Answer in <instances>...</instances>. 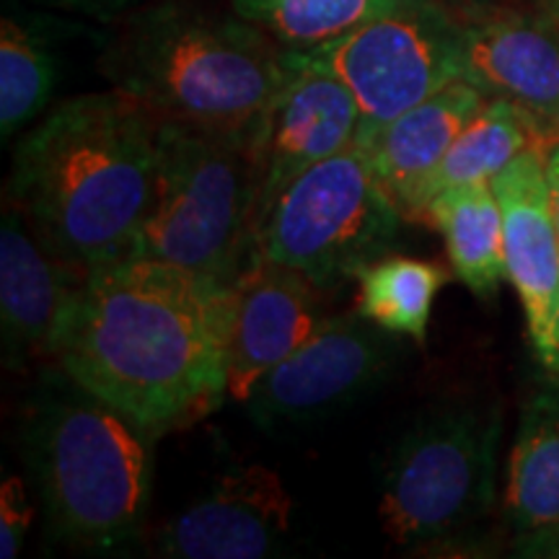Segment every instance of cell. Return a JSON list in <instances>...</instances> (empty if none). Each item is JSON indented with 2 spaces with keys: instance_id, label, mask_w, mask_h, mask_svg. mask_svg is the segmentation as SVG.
<instances>
[{
  "instance_id": "obj_1",
  "label": "cell",
  "mask_w": 559,
  "mask_h": 559,
  "mask_svg": "<svg viewBox=\"0 0 559 559\" xmlns=\"http://www.w3.org/2000/svg\"><path fill=\"white\" fill-rule=\"evenodd\" d=\"M234 285L124 257L91 270L62 324L55 366L153 438L226 400Z\"/></svg>"
},
{
  "instance_id": "obj_2",
  "label": "cell",
  "mask_w": 559,
  "mask_h": 559,
  "mask_svg": "<svg viewBox=\"0 0 559 559\" xmlns=\"http://www.w3.org/2000/svg\"><path fill=\"white\" fill-rule=\"evenodd\" d=\"M158 174V122L117 88L62 102L19 140L5 200L88 272L132 254Z\"/></svg>"
},
{
  "instance_id": "obj_3",
  "label": "cell",
  "mask_w": 559,
  "mask_h": 559,
  "mask_svg": "<svg viewBox=\"0 0 559 559\" xmlns=\"http://www.w3.org/2000/svg\"><path fill=\"white\" fill-rule=\"evenodd\" d=\"M293 50L234 9L164 0L130 13L104 52L111 88L156 122L251 130L283 88Z\"/></svg>"
},
{
  "instance_id": "obj_4",
  "label": "cell",
  "mask_w": 559,
  "mask_h": 559,
  "mask_svg": "<svg viewBox=\"0 0 559 559\" xmlns=\"http://www.w3.org/2000/svg\"><path fill=\"white\" fill-rule=\"evenodd\" d=\"M66 370H45L19 425V451L55 542L120 555L138 542L151 495V443Z\"/></svg>"
},
{
  "instance_id": "obj_5",
  "label": "cell",
  "mask_w": 559,
  "mask_h": 559,
  "mask_svg": "<svg viewBox=\"0 0 559 559\" xmlns=\"http://www.w3.org/2000/svg\"><path fill=\"white\" fill-rule=\"evenodd\" d=\"M260 164L251 130L158 122L156 194L130 257L234 285L257 257Z\"/></svg>"
},
{
  "instance_id": "obj_6",
  "label": "cell",
  "mask_w": 559,
  "mask_h": 559,
  "mask_svg": "<svg viewBox=\"0 0 559 559\" xmlns=\"http://www.w3.org/2000/svg\"><path fill=\"white\" fill-rule=\"evenodd\" d=\"M502 415L445 402L419 412L383 461L379 519L404 549L453 544L495 508Z\"/></svg>"
},
{
  "instance_id": "obj_7",
  "label": "cell",
  "mask_w": 559,
  "mask_h": 559,
  "mask_svg": "<svg viewBox=\"0 0 559 559\" xmlns=\"http://www.w3.org/2000/svg\"><path fill=\"white\" fill-rule=\"evenodd\" d=\"M407 218L360 143L319 160L280 194L257 230V254L332 290L396 247Z\"/></svg>"
},
{
  "instance_id": "obj_8",
  "label": "cell",
  "mask_w": 559,
  "mask_h": 559,
  "mask_svg": "<svg viewBox=\"0 0 559 559\" xmlns=\"http://www.w3.org/2000/svg\"><path fill=\"white\" fill-rule=\"evenodd\" d=\"M309 52L353 91L366 138L461 79L464 26L445 0H404Z\"/></svg>"
},
{
  "instance_id": "obj_9",
  "label": "cell",
  "mask_w": 559,
  "mask_h": 559,
  "mask_svg": "<svg viewBox=\"0 0 559 559\" xmlns=\"http://www.w3.org/2000/svg\"><path fill=\"white\" fill-rule=\"evenodd\" d=\"M402 355L400 334L355 309L326 317L304 347L257 381L243 404L264 430L313 423L386 381Z\"/></svg>"
},
{
  "instance_id": "obj_10",
  "label": "cell",
  "mask_w": 559,
  "mask_h": 559,
  "mask_svg": "<svg viewBox=\"0 0 559 559\" xmlns=\"http://www.w3.org/2000/svg\"><path fill=\"white\" fill-rule=\"evenodd\" d=\"M461 79L487 99L508 102L531 124L542 148L559 143V26L547 11H515L472 0L461 5Z\"/></svg>"
},
{
  "instance_id": "obj_11",
  "label": "cell",
  "mask_w": 559,
  "mask_h": 559,
  "mask_svg": "<svg viewBox=\"0 0 559 559\" xmlns=\"http://www.w3.org/2000/svg\"><path fill=\"white\" fill-rule=\"evenodd\" d=\"M360 122L353 91L309 50H293L290 75L254 124L260 164L257 230L300 174L358 140Z\"/></svg>"
},
{
  "instance_id": "obj_12",
  "label": "cell",
  "mask_w": 559,
  "mask_h": 559,
  "mask_svg": "<svg viewBox=\"0 0 559 559\" xmlns=\"http://www.w3.org/2000/svg\"><path fill=\"white\" fill-rule=\"evenodd\" d=\"M542 148L523 151L492 179L502 210L508 280L519 293L536 360L555 368L559 353V230Z\"/></svg>"
},
{
  "instance_id": "obj_13",
  "label": "cell",
  "mask_w": 559,
  "mask_h": 559,
  "mask_svg": "<svg viewBox=\"0 0 559 559\" xmlns=\"http://www.w3.org/2000/svg\"><path fill=\"white\" fill-rule=\"evenodd\" d=\"M293 500L277 472L262 464L221 474L198 502L166 521L151 551L166 559H260L283 547Z\"/></svg>"
},
{
  "instance_id": "obj_14",
  "label": "cell",
  "mask_w": 559,
  "mask_h": 559,
  "mask_svg": "<svg viewBox=\"0 0 559 559\" xmlns=\"http://www.w3.org/2000/svg\"><path fill=\"white\" fill-rule=\"evenodd\" d=\"M83 280L86 272L55 257L21 210L5 200L0 226V330L5 368L24 370L29 362L55 360L62 324Z\"/></svg>"
},
{
  "instance_id": "obj_15",
  "label": "cell",
  "mask_w": 559,
  "mask_h": 559,
  "mask_svg": "<svg viewBox=\"0 0 559 559\" xmlns=\"http://www.w3.org/2000/svg\"><path fill=\"white\" fill-rule=\"evenodd\" d=\"M324 288L309 275L257 254L234 283L228 391L241 404L257 381L288 360L326 319Z\"/></svg>"
},
{
  "instance_id": "obj_16",
  "label": "cell",
  "mask_w": 559,
  "mask_h": 559,
  "mask_svg": "<svg viewBox=\"0 0 559 559\" xmlns=\"http://www.w3.org/2000/svg\"><path fill=\"white\" fill-rule=\"evenodd\" d=\"M485 102L487 96L477 86L459 79L355 140L366 148L376 179L404 218L419 221L425 185Z\"/></svg>"
},
{
  "instance_id": "obj_17",
  "label": "cell",
  "mask_w": 559,
  "mask_h": 559,
  "mask_svg": "<svg viewBox=\"0 0 559 559\" xmlns=\"http://www.w3.org/2000/svg\"><path fill=\"white\" fill-rule=\"evenodd\" d=\"M506 521L513 536L559 523V381L523 404L508 459Z\"/></svg>"
},
{
  "instance_id": "obj_18",
  "label": "cell",
  "mask_w": 559,
  "mask_h": 559,
  "mask_svg": "<svg viewBox=\"0 0 559 559\" xmlns=\"http://www.w3.org/2000/svg\"><path fill=\"white\" fill-rule=\"evenodd\" d=\"M425 221L443 236L461 283L474 296L492 298L508 280L502 210L492 181H472L440 192L428 205Z\"/></svg>"
},
{
  "instance_id": "obj_19",
  "label": "cell",
  "mask_w": 559,
  "mask_h": 559,
  "mask_svg": "<svg viewBox=\"0 0 559 559\" xmlns=\"http://www.w3.org/2000/svg\"><path fill=\"white\" fill-rule=\"evenodd\" d=\"M528 148H542L531 124L508 102L487 99L425 185L419 221H425L428 205L440 192L472 181H492Z\"/></svg>"
},
{
  "instance_id": "obj_20",
  "label": "cell",
  "mask_w": 559,
  "mask_h": 559,
  "mask_svg": "<svg viewBox=\"0 0 559 559\" xmlns=\"http://www.w3.org/2000/svg\"><path fill=\"white\" fill-rule=\"evenodd\" d=\"M358 304L355 311L381 330L412 337L423 345L428 340L430 313L436 296L449 283V272L436 262L415 257H381L355 277Z\"/></svg>"
},
{
  "instance_id": "obj_21",
  "label": "cell",
  "mask_w": 559,
  "mask_h": 559,
  "mask_svg": "<svg viewBox=\"0 0 559 559\" xmlns=\"http://www.w3.org/2000/svg\"><path fill=\"white\" fill-rule=\"evenodd\" d=\"M230 9L288 50H313L404 0H228Z\"/></svg>"
},
{
  "instance_id": "obj_22",
  "label": "cell",
  "mask_w": 559,
  "mask_h": 559,
  "mask_svg": "<svg viewBox=\"0 0 559 559\" xmlns=\"http://www.w3.org/2000/svg\"><path fill=\"white\" fill-rule=\"evenodd\" d=\"M50 47L13 16L0 24V135L16 138L50 104L55 88Z\"/></svg>"
},
{
  "instance_id": "obj_23",
  "label": "cell",
  "mask_w": 559,
  "mask_h": 559,
  "mask_svg": "<svg viewBox=\"0 0 559 559\" xmlns=\"http://www.w3.org/2000/svg\"><path fill=\"white\" fill-rule=\"evenodd\" d=\"M34 508L24 479L5 477L0 487V557L16 559L32 528Z\"/></svg>"
},
{
  "instance_id": "obj_24",
  "label": "cell",
  "mask_w": 559,
  "mask_h": 559,
  "mask_svg": "<svg viewBox=\"0 0 559 559\" xmlns=\"http://www.w3.org/2000/svg\"><path fill=\"white\" fill-rule=\"evenodd\" d=\"M50 3H58V5H62V9H70V11L107 16V13L130 9V5L138 3V0H50Z\"/></svg>"
},
{
  "instance_id": "obj_25",
  "label": "cell",
  "mask_w": 559,
  "mask_h": 559,
  "mask_svg": "<svg viewBox=\"0 0 559 559\" xmlns=\"http://www.w3.org/2000/svg\"><path fill=\"white\" fill-rule=\"evenodd\" d=\"M547 160V181H549V194H551V210H555V221L559 230V143L544 153Z\"/></svg>"
},
{
  "instance_id": "obj_26",
  "label": "cell",
  "mask_w": 559,
  "mask_h": 559,
  "mask_svg": "<svg viewBox=\"0 0 559 559\" xmlns=\"http://www.w3.org/2000/svg\"><path fill=\"white\" fill-rule=\"evenodd\" d=\"M539 9H544L555 19V24L559 26V0H539Z\"/></svg>"
},
{
  "instance_id": "obj_27",
  "label": "cell",
  "mask_w": 559,
  "mask_h": 559,
  "mask_svg": "<svg viewBox=\"0 0 559 559\" xmlns=\"http://www.w3.org/2000/svg\"><path fill=\"white\" fill-rule=\"evenodd\" d=\"M549 379H557L559 381V353H557V360H555V368L549 370Z\"/></svg>"
},
{
  "instance_id": "obj_28",
  "label": "cell",
  "mask_w": 559,
  "mask_h": 559,
  "mask_svg": "<svg viewBox=\"0 0 559 559\" xmlns=\"http://www.w3.org/2000/svg\"><path fill=\"white\" fill-rule=\"evenodd\" d=\"M464 3H472V0H464Z\"/></svg>"
}]
</instances>
